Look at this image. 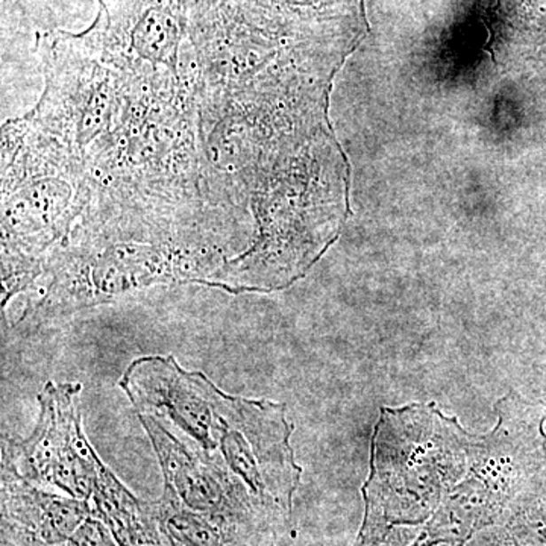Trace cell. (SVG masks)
I'll return each mask as SVG.
<instances>
[{"mask_svg": "<svg viewBox=\"0 0 546 546\" xmlns=\"http://www.w3.org/2000/svg\"><path fill=\"white\" fill-rule=\"evenodd\" d=\"M119 386L138 415L176 426L190 451L230 471L260 504H290L302 469L290 447L285 404L223 394L174 355L136 358Z\"/></svg>", "mask_w": 546, "mask_h": 546, "instance_id": "6da1fadb", "label": "cell"}, {"mask_svg": "<svg viewBox=\"0 0 546 546\" xmlns=\"http://www.w3.org/2000/svg\"><path fill=\"white\" fill-rule=\"evenodd\" d=\"M81 384L49 381L40 400L37 428L27 441L4 439L2 456L27 481L63 488L74 498H91L104 463L81 426Z\"/></svg>", "mask_w": 546, "mask_h": 546, "instance_id": "7a4b0ae2", "label": "cell"}, {"mask_svg": "<svg viewBox=\"0 0 546 546\" xmlns=\"http://www.w3.org/2000/svg\"><path fill=\"white\" fill-rule=\"evenodd\" d=\"M245 20L283 48L339 53L357 20V0H236Z\"/></svg>", "mask_w": 546, "mask_h": 546, "instance_id": "3957f363", "label": "cell"}]
</instances>
